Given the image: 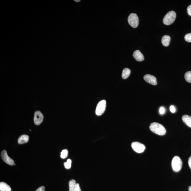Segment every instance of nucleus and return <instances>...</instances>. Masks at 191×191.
I'll use <instances>...</instances> for the list:
<instances>
[{"label":"nucleus","instance_id":"f257e3e1","mask_svg":"<svg viewBox=\"0 0 191 191\" xmlns=\"http://www.w3.org/2000/svg\"><path fill=\"white\" fill-rule=\"evenodd\" d=\"M150 130L158 135H163L166 133V130L161 124L157 123H152L150 127Z\"/></svg>","mask_w":191,"mask_h":191},{"label":"nucleus","instance_id":"f03ea898","mask_svg":"<svg viewBox=\"0 0 191 191\" xmlns=\"http://www.w3.org/2000/svg\"><path fill=\"white\" fill-rule=\"evenodd\" d=\"M176 17V14L174 11H171L168 12L164 17L163 22L166 25H170L175 21Z\"/></svg>","mask_w":191,"mask_h":191},{"label":"nucleus","instance_id":"7ed1b4c3","mask_svg":"<svg viewBox=\"0 0 191 191\" xmlns=\"http://www.w3.org/2000/svg\"><path fill=\"white\" fill-rule=\"evenodd\" d=\"M182 166V162L179 156H175L172 161V167L174 171L178 172L181 170Z\"/></svg>","mask_w":191,"mask_h":191},{"label":"nucleus","instance_id":"20e7f679","mask_svg":"<svg viewBox=\"0 0 191 191\" xmlns=\"http://www.w3.org/2000/svg\"><path fill=\"white\" fill-rule=\"evenodd\" d=\"M128 21L132 27L136 28L139 24V19L136 14L131 13L128 18Z\"/></svg>","mask_w":191,"mask_h":191},{"label":"nucleus","instance_id":"39448f33","mask_svg":"<svg viewBox=\"0 0 191 191\" xmlns=\"http://www.w3.org/2000/svg\"><path fill=\"white\" fill-rule=\"evenodd\" d=\"M106 108V101L102 100L100 101L98 104L96 110V114L97 116H101L104 113Z\"/></svg>","mask_w":191,"mask_h":191},{"label":"nucleus","instance_id":"423d86ee","mask_svg":"<svg viewBox=\"0 0 191 191\" xmlns=\"http://www.w3.org/2000/svg\"><path fill=\"white\" fill-rule=\"evenodd\" d=\"M132 148L134 151L137 153H142L144 152L146 147L142 143L135 142L132 143Z\"/></svg>","mask_w":191,"mask_h":191},{"label":"nucleus","instance_id":"0eeeda50","mask_svg":"<svg viewBox=\"0 0 191 191\" xmlns=\"http://www.w3.org/2000/svg\"><path fill=\"white\" fill-rule=\"evenodd\" d=\"M1 157L3 161L9 165H14V160L10 158L7 154L6 150H3L1 153Z\"/></svg>","mask_w":191,"mask_h":191},{"label":"nucleus","instance_id":"6e6552de","mask_svg":"<svg viewBox=\"0 0 191 191\" xmlns=\"http://www.w3.org/2000/svg\"><path fill=\"white\" fill-rule=\"evenodd\" d=\"M44 116L42 113L39 111H37L34 113V121L36 125H40L43 121Z\"/></svg>","mask_w":191,"mask_h":191},{"label":"nucleus","instance_id":"1a4fd4ad","mask_svg":"<svg viewBox=\"0 0 191 191\" xmlns=\"http://www.w3.org/2000/svg\"><path fill=\"white\" fill-rule=\"evenodd\" d=\"M144 79L147 83L153 85H157V82L156 78L154 76L150 74H146L144 76Z\"/></svg>","mask_w":191,"mask_h":191},{"label":"nucleus","instance_id":"9d476101","mask_svg":"<svg viewBox=\"0 0 191 191\" xmlns=\"http://www.w3.org/2000/svg\"><path fill=\"white\" fill-rule=\"evenodd\" d=\"M133 56L134 58L137 61H142L144 59V57L142 53L139 50L135 51L133 53Z\"/></svg>","mask_w":191,"mask_h":191},{"label":"nucleus","instance_id":"9b49d317","mask_svg":"<svg viewBox=\"0 0 191 191\" xmlns=\"http://www.w3.org/2000/svg\"><path fill=\"white\" fill-rule=\"evenodd\" d=\"M171 38L169 36L165 35L162 38L161 43L164 47H167L170 44Z\"/></svg>","mask_w":191,"mask_h":191},{"label":"nucleus","instance_id":"f8f14e48","mask_svg":"<svg viewBox=\"0 0 191 191\" xmlns=\"http://www.w3.org/2000/svg\"><path fill=\"white\" fill-rule=\"evenodd\" d=\"M29 139L28 135H21L18 139V143L19 144H22L27 143Z\"/></svg>","mask_w":191,"mask_h":191},{"label":"nucleus","instance_id":"ddd939ff","mask_svg":"<svg viewBox=\"0 0 191 191\" xmlns=\"http://www.w3.org/2000/svg\"><path fill=\"white\" fill-rule=\"evenodd\" d=\"M182 119L187 126L191 127V116L187 115H185L182 116Z\"/></svg>","mask_w":191,"mask_h":191},{"label":"nucleus","instance_id":"4468645a","mask_svg":"<svg viewBox=\"0 0 191 191\" xmlns=\"http://www.w3.org/2000/svg\"><path fill=\"white\" fill-rule=\"evenodd\" d=\"M0 190L1 191H11L10 186L5 182H1L0 183Z\"/></svg>","mask_w":191,"mask_h":191},{"label":"nucleus","instance_id":"2eb2a0df","mask_svg":"<svg viewBox=\"0 0 191 191\" xmlns=\"http://www.w3.org/2000/svg\"><path fill=\"white\" fill-rule=\"evenodd\" d=\"M131 73V70L129 69L125 68L124 69L122 73V77L124 79H127L129 77Z\"/></svg>","mask_w":191,"mask_h":191},{"label":"nucleus","instance_id":"dca6fc26","mask_svg":"<svg viewBox=\"0 0 191 191\" xmlns=\"http://www.w3.org/2000/svg\"><path fill=\"white\" fill-rule=\"evenodd\" d=\"M76 181L74 179H72L69 182V191H74L76 187Z\"/></svg>","mask_w":191,"mask_h":191},{"label":"nucleus","instance_id":"f3484780","mask_svg":"<svg viewBox=\"0 0 191 191\" xmlns=\"http://www.w3.org/2000/svg\"><path fill=\"white\" fill-rule=\"evenodd\" d=\"M185 79L188 83H191V72H187L185 74Z\"/></svg>","mask_w":191,"mask_h":191},{"label":"nucleus","instance_id":"a211bd4d","mask_svg":"<svg viewBox=\"0 0 191 191\" xmlns=\"http://www.w3.org/2000/svg\"><path fill=\"white\" fill-rule=\"evenodd\" d=\"M72 161L70 159H68L66 162H64V165L65 168L66 169H70L71 167Z\"/></svg>","mask_w":191,"mask_h":191},{"label":"nucleus","instance_id":"6ab92c4d","mask_svg":"<svg viewBox=\"0 0 191 191\" xmlns=\"http://www.w3.org/2000/svg\"><path fill=\"white\" fill-rule=\"evenodd\" d=\"M68 151L67 150H63L61 153V157L62 158H66L68 155Z\"/></svg>","mask_w":191,"mask_h":191},{"label":"nucleus","instance_id":"aec40b11","mask_svg":"<svg viewBox=\"0 0 191 191\" xmlns=\"http://www.w3.org/2000/svg\"><path fill=\"white\" fill-rule=\"evenodd\" d=\"M184 39L185 41L188 42H191V33L186 34L184 37Z\"/></svg>","mask_w":191,"mask_h":191},{"label":"nucleus","instance_id":"412c9836","mask_svg":"<svg viewBox=\"0 0 191 191\" xmlns=\"http://www.w3.org/2000/svg\"><path fill=\"white\" fill-rule=\"evenodd\" d=\"M160 113L161 114L163 115L165 113V109L163 107H161L159 110Z\"/></svg>","mask_w":191,"mask_h":191},{"label":"nucleus","instance_id":"4be33fe9","mask_svg":"<svg viewBox=\"0 0 191 191\" xmlns=\"http://www.w3.org/2000/svg\"><path fill=\"white\" fill-rule=\"evenodd\" d=\"M187 13L191 16V5H189L187 9Z\"/></svg>","mask_w":191,"mask_h":191},{"label":"nucleus","instance_id":"5701e85b","mask_svg":"<svg viewBox=\"0 0 191 191\" xmlns=\"http://www.w3.org/2000/svg\"><path fill=\"white\" fill-rule=\"evenodd\" d=\"M170 111L172 113H174L176 111V110H175V107L173 106H171L170 107Z\"/></svg>","mask_w":191,"mask_h":191},{"label":"nucleus","instance_id":"b1692460","mask_svg":"<svg viewBox=\"0 0 191 191\" xmlns=\"http://www.w3.org/2000/svg\"><path fill=\"white\" fill-rule=\"evenodd\" d=\"M74 191H81L79 185L78 183H76V187Z\"/></svg>","mask_w":191,"mask_h":191},{"label":"nucleus","instance_id":"393cba45","mask_svg":"<svg viewBox=\"0 0 191 191\" xmlns=\"http://www.w3.org/2000/svg\"><path fill=\"white\" fill-rule=\"evenodd\" d=\"M45 188L44 186H41L38 188L36 191H45Z\"/></svg>","mask_w":191,"mask_h":191},{"label":"nucleus","instance_id":"a878e982","mask_svg":"<svg viewBox=\"0 0 191 191\" xmlns=\"http://www.w3.org/2000/svg\"><path fill=\"white\" fill-rule=\"evenodd\" d=\"M188 162L189 167H190V169H191V156L189 158Z\"/></svg>","mask_w":191,"mask_h":191},{"label":"nucleus","instance_id":"bb28decb","mask_svg":"<svg viewBox=\"0 0 191 191\" xmlns=\"http://www.w3.org/2000/svg\"><path fill=\"white\" fill-rule=\"evenodd\" d=\"M188 190L189 191H191V186L189 187Z\"/></svg>","mask_w":191,"mask_h":191},{"label":"nucleus","instance_id":"cd10ccee","mask_svg":"<svg viewBox=\"0 0 191 191\" xmlns=\"http://www.w3.org/2000/svg\"><path fill=\"white\" fill-rule=\"evenodd\" d=\"M75 1L76 2H79L80 1H80V0H78V1H77V0H75Z\"/></svg>","mask_w":191,"mask_h":191}]
</instances>
